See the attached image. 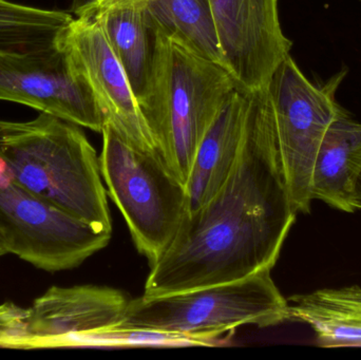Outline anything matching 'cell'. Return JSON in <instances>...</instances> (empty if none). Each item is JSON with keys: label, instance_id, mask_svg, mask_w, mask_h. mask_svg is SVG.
Returning <instances> with one entry per match:
<instances>
[{"label": "cell", "instance_id": "cell-1", "mask_svg": "<svg viewBox=\"0 0 361 360\" xmlns=\"http://www.w3.org/2000/svg\"><path fill=\"white\" fill-rule=\"evenodd\" d=\"M247 97L243 139L228 177L206 204L185 213L175 240L150 266L146 297L239 280L277 263L297 213L269 89Z\"/></svg>", "mask_w": 361, "mask_h": 360}, {"label": "cell", "instance_id": "cell-2", "mask_svg": "<svg viewBox=\"0 0 361 360\" xmlns=\"http://www.w3.org/2000/svg\"><path fill=\"white\" fill-rule=\"evenodd\" d=\"M0 154L32 196L112 234L99 158L78 125L42 112L27 122L0 120Z\"/></svg>", "mask_w": 361, "mask_h": 360}, {"label": "cell", "instance_id": "cell-3", "mask_svg": "<svg viewBox=\"0 0 361 360\" xmlns=\"http://www.w3.org/2000/svg\"><path fill=\"white\" fill-rule=\"evenodd\" d=\"M238 89L226 68L158 30L149 86L139 105L157 151L183 185L206 131Z\"/></svg>", "mask_w": 361, "mask_h": 360}, {"label": "cell", "instance_id": "cell-4", "mask_svg": "<svg viewBox=\"0 0 361 360\" xmlns=\"http://www.w3.org/2000/svg\"><path fill=\"white\" fill-rule=\"evenodd\" d=\"M290 321L286 298L271 270L179 293L130 299L118 329L179 334L214 346V340L244 325L276 327Z\"/></svg>", "mask_w": 361, "mask_h": 360}, {"label": "cell", "instance_id": "cell-5", "mask_svg": "<svg viewBox=\"0 0 361 360\" xmlns=\"http://www.w3.org/2000/svg\"><path fill=\"white\" fill-rule=\"evenodd\" d=\"M99 156L108 194L126 220L137 251L154 266L177 237L187 211L185 186L156 150L135 147L105 125Z\"/></svg>", "mask_w": 361, "mask_h": 360}, {"label": "cell", "instance_id": "cell-6", "mask_svg": "<svg viewBox=\"0 0 361 360\" xmlns=\"http://www.w3.org/2000/svg\"><path fill=\"white\" fill-rule=\"evenodd\" d=\"M345 76L341 71L326 84H313L288 55L267 84L286 187L296 213L311 211L316 156L329 127L343 111L336 92Z\"/></svg>", "mask_w": 361, "mask_h": 360}, {"label": "cell", "instance_id": "cell-7", "mask_svg": "<svg viewBox=\"0 0 361 360\" xmlns=\"http://www.w3.org/2000/svg\"><path fill=\"white\" fill-rule=\"evenodd\" d=\"M111 235L32 196L0 154V236L8 254L39 270L61 272L107 247Z\"/></svg>", "mask_w": 361, "mask_h": 360}, {"label": "cell", "instance_id": "cell-8", "mask_svg": "<svg viewBox=\"0 0 361 360\" xmlns=\"http://www.w3.org/2000/svg\"><path fill=\"white\" fill-rule=\"evenodd\" d=\"M0 101L29 106L95 132L105 127L90 87L57 40L29 52L0 51Z\"/></svg>", "mask_w": 361, "mask_h": 360}, {"label": "cell", "instance_id": "cell-9", "mask_svg": "<svg viewBox=\"0 0 361 360\" xmlns=\"http://www.w3.org/2000/svg\"><path fill=\"white\" fill-rule=\"evenodd\" d=\"M209 6L225 67L239 88L250 92L267 86L292 49L278 0H209Z\"/></svg>", "mask_w": 361, "mask_h": 360}, {"label": "cell", "instance_id": "cell-10", "mask_svg": "<svg viewBox=\"0 0 361 360\" xmlns=\"http://www.w3.org/2000/svg\"><path fill=\"white\" fill-rule=\"evenodd\" d=\"M57 42L90 87L105 125L135 147L156 150L128 77L99 23L88 15H76L59 34Z\"/></svg>", "mask_w": 361, "mask_h": 360}, {"label": "cell", "instance_id": "cell-11", "mask_svg": "<svg viewBox=\"0 0 361 360\" xmlns=\"http://www.w3.org/2000/svg\"><path fill=\"white\" fill-rule=\"evenodd\" d=\"M129 302L112 287H51L34 300L23 329L0 333V348L51 349L67 336L111 329L122 321Z\"/></svg>", "mask_w": 361, "mask_h": 360}, {"label": "cell", "instance_id": "cell-12", "mask_svg": "<svg viewBox=\"0 0 361 360\" xmlns=\"http://www.w3.org/2000/svg\"><path fill=\"white\" fill-rule=\"evenodd\" d=\"M75 15L93 17L122 65L137 103L152 77L158 27L142 0H89Z\"/></svg>", "mask_w": 361, "mask_h": 360}, {"label": "cell", "instance_id": "cell-13", "mask_svg": "<svg viewBox=\"0 0 361 360\" xmlns=\"http://www.w3.org/2000/svg\"><path fill=\"white\" fill-rule=\"evenodd\" d=\"M247 107V92L239 88L206 131L185 186L186 213L206 204L228 177L243 139Z\"/></svg>", "mask_w": 361, "mask_h": 360}, {"label": "cell", "instance_id": "cell-14", "mask_svg": "<svg viewBox=\"0 0 361 360\" xmlns=\"http://www.w3.org/2000/svg\"><path fill=\"white\" fill-rule=\"evenodd\" d=\"M361 171V123L345 110L329 127L316 156L312 199L343 213H354V187Z\"/></svg>", "mask_w": 361, "mask_h": 360}, {"label": "cell", "instance_id": "cell-15", "mask_svg": "<svg viewBox=\"0 0 361 360\" xmlns=\"http://www.w3.org/2000/svg\"><path fill=\"white\" fill-rule=\"evenodd\" d=\"M290 321L309 325L324 348H361V287L322 289L288 298Z\"/></svg>", "mask_w": 361, "mask_h": 360}, {"label": "cell", "instance_id": "cell-16", "mask_svg": "<svg viewBox=\"0 0 361 360\" xmlns=\"http://www.w3.org/2000/svg\"><path fill=\"white\" fill-rule=\"evenodd\" d=\"M159 31L225 67L209 0H142ZM226 68V67H225Z\"/></svg>", "mask_w": 361, "mask_h": 360}, {"label": "cell", "instance_id": "cell-17", "mask_svg": "<svg viewBox=\"0 0 361 360\" xmlns=\"http://www.w3.org/2000/svg\"><path fill=\"white\" fill-rule=\"evenodd\" d=\"M73 16L0 0V51L29 52L52 46Z\"/></svg>", "mask_w": 361, "mask_h": 360}, {"label": "cell", "instance_id": "cell-18", "mask_svg": "<svg viewBox=\"0 0 361 360\" xmlns=\"http://www.w3.org/2000/svg\"><path fill=\"white\" fill-rule=\"evenodd\" d=\"M183 348L208 347L204 342L179 334L139 329H111L75 334L56 340V348Z\"/></svg>", "mask_w": 361, "mask_h": 360}, {"label": "cell", "instance_id": "cell-19", "mask_svg": "<svg viewBox=\"0 0 361 360\" xmlns=\"http://www.w3.org/2000/svg\"><path fill=\"white\" fill-rule=\"evenodd\" d=\"M29 308H20L12 302L0 304V333H11L23 329Z\"/></svg>", "mask_w": 361, "mask_h": 360}, {"label": "cell", "instance_id": "cell-20", "mask_svg": "<svg viewBox=\"0 0 361 360\" xmlns=\"http://www.w3.org/2000/svg\"><path fill=\"white\" fill-rule=\"evenodd\" d=\"M352 205H353L354 211H361V171L357 181H356L355 187H354Z\"/></svg>", "mask_w": 361, "mask_h": 360}, {"label": "cell", "instance_id": "cell-21", "mask_svg": "<svg viewBox=\"0 0 361 360\" xmlns=\"http://www.w3.org/2000/svg\"><path fill=\"white\" fill-rule=\"evenodd\" d=\"M6 254H8V249H6V244H4V239L0 236V257L6 255Z\"/></svg>", "mask_w": 361, "mask_h": 360}]
</instances>
